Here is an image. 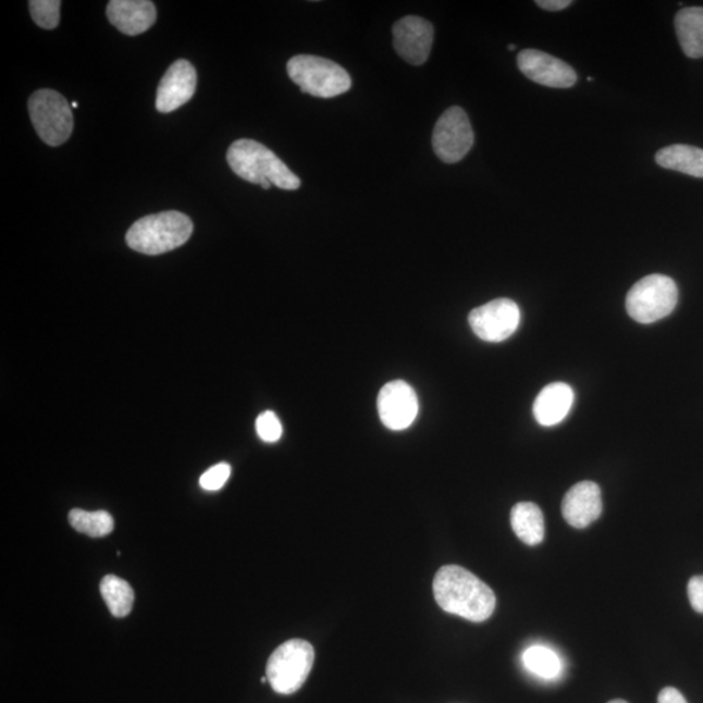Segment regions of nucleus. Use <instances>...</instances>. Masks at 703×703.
<instances>
[{"instance_id": "obj_20", "label": "nucleus", "mask_w": 703, "mask_h": 703, "mask_svg": "<svg viewBox=\"0 0 703 703\" xmlns=\"http://www.w3.org/2000/svg\"><path fill=\"white\" fill-rule=\"evenodd\" d=\"M101 594L115 618H125L131 614L135 593L127 581L114 575L106 576L101 582Z\"/></svg>"}, {"instance_id": "obj_23", "label": "nucleus", "mask_w": 703, "mask_h": 703, "mask_svg": "<svg viewBox=\"0 0 703 703\" xmlns=\"http://www.w3.org/2000/svg\"><path fill=\"white\" fill-rule=\"evenodd\" d=\"M61 0H30L33 22L42 29H55L61 20Z\"/></svg>"}, {"instance_id": "obj_4", "label": "nucleus", "mask_w": 703, "mask_h": 703, "mask_svg": "<svg viewBox=\"0 0 703 703\" xmlns=\"http://www.w3.org/2000/svg\"><path fill=\"white\" fill-rule=\"evenodd\" d=\"M288 76L303 92L317 98H334L350 89L349 73L326 58L296 55L287 64Z\"/></svg>"}, {"instance_id": "obj_19", "label": "nucleus", "mask_w": 703, "mask_h": 703, "mask_svg": "<svg viewBox=\"0 0 703 703\" xmlns=\"http://www.w3.org/2000/svg\"><path fill=\"white\" fill-rule=\"evenodd\" d=\"M655 161L663 169L703 177V150L691 145L676 144L656 152Z\"/></svg>"}, {"instance_id": "obj_13", "label": "nucleus", "mask_w": 703, "mask_h": 703, "mask_svg": "<svg viewBox=\"0 0 703 703\" xmlns=\"http://www.w3.org/2000/svg\"><path fill=\"white\" fill-rule=\"evenodd\" d=\"M197 73L188 61H176L159 83L157 90L156 108L163 114L182 108L195 96Z\"/></svg>"}, {"instance_id": "obj_26", "label": "nucleus", "mask_w": 703, "mask_h": 703, "mask_svg": "<svg viewBox=\"0 0 703 703\" xmlns=\"http://www.w3.org/2000/svg\"><path fill=\"white\" fill-rule=\"evenodd\" d=\"M688 596L694 612L703 614V576H694L689 580Z\"/></svg>"}, {"instance_id": "obj_7", "label": "nucleus", "mask_w": 703, "mask_h": 703, "mask_svg": "<svg viewBox=\"0 0 703 703\" xmlns=\"http://www.w3.org/2000/svg\"><path fill=\"white\" fill-rule=\"evenodd\" d=\"M33 127L45 144L59 146L69 140L73 131L72 106L61 92L37 90L29 98Z\"/></svg>"}, {"instance_id": "obj_2", "label": "nucleus", "mask_w": 703, "mask_h": 703, "mask_svg": "<svg viewBox=\"0 0 703 703\" xmlns=\"http://www.w3.org/2000/svg\"><path fill=\"white\" fill-rule=\"evenodd\" d=\"M227 162L237 176L263 189L275 187L285 190L300 188L301 181L280 157L267 146L243 138L230 146Z\"/></svg>"}, {"instance_id": "obj_8", "label": "nucleus", "mask_w": 703, "mask_h": 703, "mask_svg": "<svg viewBox=\"0 0 703 703\" xmlns=\"http://www.w3.org/2000/svg\"><path fill=\"white\" fill-rule=\"evenodd\" d=\"M474 144L472 124L461 108L444 111L433 132V149L444 163H457L466 157Z\"/></svg>"}, {"instance_id": "obj_3", "label": "nucleus", "mask_w": 703, "mask_h": 703, "mask_svg": "<svg viewBox=\"0 0 703 703\" xmlns=\"http://www.w3.org/2000/svg\"><path fill=\"white\" fill-rule=\"evenodd\" d=\"M194 234L190 218L178 211H164L144 217L130 231L125 240L138 254L158 256L182 247Z\"/></svg>"}, {"instance_id": "obj_24", "label": "nucleus", "mask_w": 703, "mask_h": 703, "mask_svg": "<svg viewBox=\"0 0 703 703\" xmlns=\"http://www.w3.org/2000/svg\"><path fill=\"white\" fill-rule=\"evenodd\" d=\"M256 430L258 436L267 443H275L280 441L283 434L281 420L278 419V416L274 412H270V410L258 416Z\"/></svg>"}, {"instance_id": "obj_10", "label": "nucleus", "mask_w": 703, "mask_h": 703, "mask_svg": "<svg viewBox=\"0 0 703 703\" xmlns=\"http://www.w3.org/2000/svg\"><path fill=\"white\" fill-rule=\"evenodd\" d=\"M378 414L390 430L408 429L419 415V399L415 390L403 381L387 383L378 395Z\"/></svg>"}, {"instance_id": "obj_9", "label": "nucleus", "mask_w": 703, "mask_h": 703, "mask_svg": "<svg viewBox=\"0 0 703 703\" xmlns=\"http://www.w3.org/2000/svg\"><path fill=\"white\" fill-rule=\"evenodd\" d=\"M521 321L519 305L509 298H496L472 310L469 324L480 340L490 343L507 341L516 333Z\"/></svg>"}, {"instance_id": "obj_6", "label": "nucleus", "mask_w": 703, "mask_h": 703, "mask_svg": "<svg viewBox=\"0 0 703 703\" xmlns=\"http://www.w3.org/2000/svg\"><path fill=\"white\" fill-rule=\"evenodd\" d=\"M314 663V649L304 640L284 642L271 654L267 678L276 693L294 694L304 686Z\"/></svg>"}, {"instance_id": "obj_18", "label": "nucleus", "mask_w": 703, "mask_h": 703, "mask_svg": "<svg viewBox=\"0 0 703 703\" xmlns=\"http://www.w3.org/2000/svg\"><path fill=\"white\" fill-rule=\"evenodd\" d=\"M510 526L520 541L536 546L545 539V520L536 504L522 502L510 510Z\"/></svg>"}, {"instance_id": "obj_11", "label": "nucleus", "mask_w": 703, "mask_h": 703, "mask_svg": "<svg viewBox=\"0 0 703 703\" xmlns=\"http://www.w3.org/2000/svg\"><path fill=\"white\" fill-rule=\"evenodd\" d=\"M517 64L523 75L548 88L566 89L577 82L576 72L569 64L540 50H522Z\"/></svg>"}, {"instance_id": "obj_17", "label": "nucleus", "mask_w": 703, "mask_h": 703, "mask_svg": "<svg viewBox=\"0 0 703 703\" xmlns=\"http://www.w3.org/2000/svg\"><path fill=\"white\" fill-rule=\"evenodd\" d=\"M675 29L684 54L703 57V7H687L675 17Z\"/></svg>"}, {"instance_id": "obj_15", "label": "nucleus", "mask_w": 703, "mask_h": 703, "mask_svg": "<svg viewBox=\"0 0 703 703\" xmlns=\"http://www.w3.org/2000/svg\"><path fill=\"white\" fill-rule=\"evenodd\" d=\"M108 18L124 35L138 36L156 24L157 10L149 0H111Z\"/></svg>"}, {"instance_id": "obj_14", "label": "nucleus", "mask_w": 703, "mask_h": 703, "mask_svg": "<svg viewBox=\"0 0 703 703\" xmlns=\"http://www.w3.org/2000/svg\"><path fill=\"white\" fill-rule=\"evenodd\" d=\"M602 509L601 489L592 481H583L570 488L562 503L564 519L576 529L589 527L599 519Z\"/></svg>"}, {"instance_id": "obj_29", "label": "nucleus", "mask_w": 703, "mask_h": 703, "mask_svg": "<svg viewBox=\"0 0 703 703\" xmlns=\"http://www.w3.org/2000/svg\"><path fill=\"white\" fill-rule=\"evenodd\" d=\"M608 703H628V702L622 701V700H615V701H612V702H608Z\"/></svg>"}, {"instance_id": "obj_22", "label": "nucleus", "mask_w": 703, "mask_h": 703, "mask_svg": "<svg viewBox=\"0 0 703 703\" xmlns=\"http://www.w3.org/2000/svg\"><path fill=\"white\" fill-rule=\"evenodd\" d=\"M69 519L76 532L91 539H102L114 530V519L106 510L88 513V510L75 508L71 510Z\"/></svg>"}, {"instance_id": "obj_27", "label": "nucleus", "mask_w": 703, "mask_h": 703, "mask_svg": "<svg viewBox=\"0 0 703 703\" xmlns=\"http://www.w3.org/2000/svg\"><path fill=\"white\" fill-rule=\"evenodd\" d=\"M658 703H688L678 689L668 687L659 693Z\"/></svg>"}, {"instance_id": "obj_1", "label": "nucleus", "mask_w": 703, "mask_h": 703, "mask_svg": "<svg viewBox=\"0 0 703 703\" xmlns=\"http://www.w3.org/2000/svg\"><path fill=\"white\" fill-rule=\"evenodd\" d=\"M433 589L437 605L448 614L481 622L494 613L496 599L493 590L466 568L442 567L435 575Z\"/></svg>"}, {"instance_id": "obj_31", "label": "nucleus", "mask_w": 703, "mask_h": 703, "mask_svg": "<svg viewBox=\"0 0 703 703\" xmlns=\"http://www.w3.org/2000/svg\"><path fill=\"white\" fill-rule=\"evenodd\" d=\"M71 106H72V109H77V108H78V103H77V102H72V104H71Z\"/></svg>"}, {"instance_id": "obj_21", "label": "nucleus", "mask_w": 703, "mask_h": 703, "mask_svg": "<svg viewBox=\"0 0 703 703\" xmlns=\"http://www.w3.org/2000/svg\"><path fill=\"white\" fill-rule=\"evenodd\" d=\"M522 662L530 674L539 676L543 680L558 679L563 673L559 655L546 646H530L523 652Z\"/></svg>"}, {"instance_id": "obj_16", "label": "nucleus", "mask_w": 703, "mask_h": 703, "mask_svg": "<svg viewBox=\"0 0 703 703\" xmlns=\"http://www.w3.org/2000/svg\"><path fill=\"white\" fill-rule=\"evenodd\" d=\"M574 402L575 393L569 384L563 382L548 384L534 402L533 414L536 422L546 428L555 427L566 419Z\"/></svg>"}, {"instance_id": "obj_12", "label": "nucleus", "mask_w": 703, "mask_h": 703, "mask_svg": "<svg viewBox=\"0 0 703 703\" xmlns=\"http://www.w3.org/2000/svg\"><path fill=\"white\" fill-rule=\"evenodd\" d=\"M394 46L404 61L414 65L427 63L434 41V28L427 20L407 16L394 25Z\"/></svg>"}, {"instance_id": "obj_5", "label": "nucleus", "mask_w": 703, "mask_h": 703, "mask_svg": "<svg viewBox=\"0 0 703 703\" xmlns=\"http://www.w3.org/2000/svg\"><path fill=\"white\" fill-rule=\"evenodd\" d=\"M678 300V285L671 278L653 274L633 285L628 292L626 305L632 320L649 324L671 314Z\"/></svg>"}, {"instance_id": "obj_30", "label": "nucleus", "mask_w": 703, "mask_h": 703, "mask_svg": "<svg viewBox=\"0 0 703 703\" xmlns=\"http://www.w3.org/2000/svg\"><path fill=\"white\" fill-rule=\"evenodd\" d=\"M508 50H510V51H515V50H516V46H515V45H509V46H508Z\"/></svg>"}, {"instance_id": "obj_25", "label": "nucleus", "mask_w": 703, "mask_h": 703, "mask_svg": "<svg viewBox=\"0 0 703 703\" xmlns=\"http://www.w3.org/2000/svg\"><path fill=\"white\" fill-rule=\"evenodd\" d=\"M230 476L231 467L227 462L217 464L201 476L200 485L208 492H217V490H221L225 485Z\"/></svg>"}, {"instance_id": "obj_28", "label": "nucleus", "mask_w": 703, "mask_h": 703, "mask_svg": "<svg viewBox=\"0 0 703 703\" xmlns=\"http://www.w3.org/2000/svg\"><path fill=\"white\" fill-rule=\"evenodd\" d=\"M535 4L542 10L555 12L568 9L572 2L570 0H539Z\"/></svg>"}]
</instances>
